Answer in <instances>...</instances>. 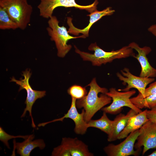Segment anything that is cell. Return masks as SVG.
Returning a JSON list of instances; mask_svg holds the SVG:
<instances>
[{"instance_id": "18", "label": "cell", "mask_w": 156, "mask_h": 156, "mask_svg": "<svg viewBox=\"0 0 156 156\" xmlns=\"http://www.w3.org/2000/svg\"><path fill=\"white\" fill-rule=\"evenodd\" d=\"M106 114L103 112V115L100 118L90 120L87 122L88 128L92 127L98 129L109 135L112 128L113 120H110Z\"/></svg>"}, {"instance_id": "10", "label": "cell", "mask_w": 156, "mask_h": 156, "mask_svg": "<svg viewBox=\"0 0 156 156\" xmlns=\"http://www.w3.org/2000/svg\"><path fill=\"white\" fill-rule=\"evenodd\" d=\"M140 134L134 148L140 149L143 146V155L149 149L156 148V124L149 120L139 129Z\"/></svg>"}, {"instance_id": "6", "label": "cell", "mask_w": 156, "mask_h": 156, "mask_svg": "<svg viewBox=\"0 0 156 156\" xmlns=\"http://www.w3.org/2000/svg\"><path fill=\"white\" fill-rule=\"evenodd\" d=\"M98 3V0H95L92 3L87 5H78L75 0H40L38 8L40 16L43 18H48L53 16L54 10L59 7H74L81 10H85L91 13L97 10Z\"/></svg>"}, {"instance_id": "2", "label": "cell", "mask_w": 156, "mask_h": 156, "mask_svg": "<svg viewBox=\"0 0 156 156\" xmlns=\"http://www.w3.org/2000/svg\"><path fill=\"white\" fill-rule=\"evenodd\" d=\"M74 47L75 52L79 55L83 60L90 61L93 65L97 66L112 62L115 59L133 57L135 55L133 49L128 46H124L116 51L107 52L101 48L96 43H92L88 49L90 51H94V54L82 51L75 45Z\"/></svg>"}, {"instance_id": "21", "label": "cell", "mask_w": 156, "mask_h": 156, "mask_svg": "<svg viewBox=\"0 0 156 156\" xmlns=\"http://www.w3.org/2000/svg\"><path fill=\"white\" fill-rule=\"evenodd\" d=\"M67 92L69 94L76 99H82L87 93V92L84 87L76 85H74L70 87Z\"/></svg>"}, {"instance_id": "27", "label": "cell", "mask_w": 156, "mask_h": 156, "mask_svg": "<svg viewBox=\"0 0 156 156\" xmlns=\"http://www.w3.org/2000/svg\"><path fill=\"white\" fill-rule=\"evenodd\" d=\"M148 156H156V150L154 151L151 154L148 155Z\"/></svg>"}, {"instance_id": "26", "label": "cell", "mask_w": 156, "mask_h": 156, "mask_svg": "<svg viewBox=\"0 0 156 156\" xmlns=\"http://www.w3.org/2000/svg\"><path fill=\"white\" fill-rule=\"evenodd\" d=\"M149 32L156 37V23L150 26L148 29Z\"/></svg>"}, {"instance_id": "9", "label": "cell", "mask_w": 156, "mask_h": 156, "mask_svg": "<svg viewBox=\"0 0 156 156\" xmlns=\"http://www.w3.org/2000/svg\"><path fill=\"white\" fill-rule=\"evenodd\" d=\"M121 72L122 75L117 73V76L120 81H123V84L125 85L127 84V85L125 88L118 90L126 92L129 91L132 88L136 89L139 92V94L136 96L138 98H144L146 86L155 80L153 78L141 77L134 75L131 73L129 69L127 68L121 70Z\"/></svg>"}, {"instance_id": "25", "label": "cell", "mask_w": 156, "mask_h": 156, "mask_svg": "<svg viewBox=\"0 0 156 156\" xmlns=\"http://www.w3.org/2000/svg\"><path fill=\"white\" fill-rule=\"evenodd\" d=\"M155 93H156V81L151 83L148 88H146L144 98Z\"/></svg>"}, {"instance_id": "8", "label": "cell", "mask_w": 156, "mask_h": 156, "mask_svg": "<svg viewBox=\"0 0 156 156\" xmlns=\"http://www.w3.org/2000/svg\"><path fill=\"white\" fill-rule=\"evenodd\" d=\"M140 134L139 129L129 134L122 142L117 145L110 144L104 148V150L108 156H138L141 149L135 151L134 148L136 140Z\"/></svg>"}, {"instance_id": "11", "label": "cell", "mask_w": 156, "mask_h": 156, "mask_svg": "<svg viewBox=\"0 0 156 156\" xmlns=\"http://www.w3.org/2000/svg\"><path fill=\"white\" fill-rule=\"evenodd\" d=\"M76 100L72 98L70 107L63 116L50 121L39 123L38 125V126L44 127L49 123L57 121H62L65 118H69L72 119L75 124L74 129L75 132L77 134H85L88 128L87 122L85 121L84 118L85 111L83 109L81 113L78 112L76 105Z\"/></svg>"}, {"instance_id": "1", "label": "cell", "mask_w": 156, "mask_h": 156, "mask_svg": "<svg viewBox=\"0 0 156 156\" xmlns=\"http://www.w3.org/2000/svg\"><path fill=\"white\" fill-rule=\"evenodd\" d=\"M87 86L90 87L88 94L76 101L77 107L79 109L83 108L84 110V118L86 122L91 120L99 110L111 103L112 100L105 94L108 90L100 87L95 78H94Z\"/></svg>"}, {"instance_id": "20", "label": "cell", "mask_w": 156, "mask_h": 156, "mask_svg": "<svg viewBox=\"0 0 156 156\" xmlns=\"http://www.w3.org/2000/svg\"><path fill=\"white\" fill-rule=\"evenodd\" d=\"M18 28L17 24L10 18L5 10L0 7V29L15 30Z\"/></svg>"}, {"instance_id": "4", "label": "cell", "mask_w": 156, "mask_h": 156, "mask_svg": "<svg viewBox=\"0 0 156 156\" xmlns=\"http://www.w3.org/2000/svg\"><path fill=\"white\" fill-rule=\"evenodd\" d=\"M59 21L57 17L52 16L48 21V27L47 30L52 41L55 42L57 50V55L60 57H64L72 48L71 45L68 44L70 40L79 38H85L83 35L78 36L70 35L66 28L59 25Z\"/></svg>"}, {"instance_id": "16", "label": "cell", "mask_w": 156, "mask_h": 156, "mask_svg": "<svg viewBox=\"0 0 156 156\" xmlns=\"http://www.w3.org/2000/svg\"><path fill=\"white\" fill-rule=\"evenodd\" d=\"M146 109L132 116L129 120L124 129L120 133L118 139H121L127 137L129 134L139 129L143 125L149 120L146 116Z\"/></svg>"}, {"instance_id": "22", "label": "cell", "mask_w": 156, "mask_h": 156, "mask_svg": "<svg viewBox=\"0 0 156 156\" xmlns=\"http://www.w3.org/2000/svg\"><path fill=\"white\" fill-rule=\"evenodd\" d=\"M29 135L14 136L10 135L6 133L1 127H0V140L3 142L7 147L10 149V147L8 142V141L12 138H22L25 140L27 139Z\"/></svg>"}, {"instance_id": "13", "label": "cell", "mask_w": 156, "mask_h": 156, "mask_svg": "<svg viewBox=\"0 0 156 156\" xmlns=\"http://www.w3.org/2000/svg\"><path fill=\"white\" fill-rule=\"evenodd\" d=\"M115 12V10L112 9L110 7H107L102 11H99L96 10L93 11L90 14L87 15L90 17L88 25L82 29H79L75 27L72 22V18L71 17H68L67 22L69 27L68 32L76 36L78 35L80 33H81L86 37H88L90 29L94 23L104 16L112 15Z\"/></svg>"}, {"instance_id": "7", "label": "cell", "mask_w": 156, "mask_h": 156, "mask_svg": "<svg viewBox=\"0 0 156 156\" xmlns=\"http://www.w3.org/2000/svg\"><path fill=\"white\" fill-rule=\"evenodd\" d=\"M31 73L30 72V70L26 69L23 72L22 75L24 77L23 79L18 80L16 79L13 77L11 79V81L15 82L19 85V91L23 89H25L27 92V96L25 103L26 107L21 116V117L23 118L25 116L26 113L28 111L29 115L31 117V126L34 128L36 127L34 119L32 114V108L33 105L38 99L43 97L46 95L45 91H37L33 90L30 85L29 80Z\"/></svg>"}, {"instance_id": "3", "label": "cell", "mask_w": 156, "mask_h": 156, "mask_svg": "<svg viewBox=\"0 0 156 156\" xmlns=\"http://www.w3.org/2000/svg\"><path fill=\"white\" fill-rule=\"evenodd\" d=\"M0 7L4 8L19 28L25 29L29 23L33 8L27 0H0Z\"/></svg>"}, {"instance_id": "14", "label": "cell", "mask_w": 156, "mask_h": 156, "mask_svg": "<svg viewBox=\"0 0 156 156\" xmlns=\"http://www.w3.org/2000/svg\"><path fill=\"white\" fill-rule=\"evenodd\" d=\"M138 113L131 109L126 115L121 113L118 115L113 120L112 131L108 135V141L111 142L117 140L118 135L126 127L131 118Z\"/></svg>"}, {"instance_id": "23", "label": "cell", "mask_w": 156, "mask_h": 156, "mask_svg": "<svg viewBox=\"0 0 156 156\" xmlns=\"http://www.w3.org/2000/svg\"><path fill=\"white\" fill-rule=\"evenodd\" d=\"M66 144L61 142L59 146L54 148L51 156H70V153Z\"/></svg>"}, {"instance_id": "15", "label": "cell", "mask_w": 156, "mask_h": 156, "mask_svg": "<svg viewBox=\"0 0 156 156\" xmlns=\"http://www.w3.org/2000/svg\"><path fill=\"white\" fill-rule=\"evenodd\" d=\"M34 138V134L29 135L23 142L16 143L15 146L17 153L21 156H29L31 152L35 148L38 147L41 150L44 148L45 144L44 140L37 139L32 140Z\"/></svg>"}, {"instance_id": "12", "label": "cell", "mask_w": 156, "mask_h": 156, "mask_svg": "<svg viewBox=\"0 0 156 156\" xmlns=\"http://www.w3.org/2000/svg\"><path fill=\"white\" fill-rule=\"evenodd\" d=\"M128 46L138 52V54L133 57L137 60L141 66L140 77L151 78L156 77V69L151 66L146 56L151 51V48L146 46L140 47L134 42L130 43Z\"/></svg>"}, {"instance_id": "19", "label": "cell", "mask_w": 156, "mask_h": 156, "mask_svg": "<svg viewBox=\"0 0 156 156\" xmlns=\"http://www.w3.org/2000/svg\"><path fill=\"white\" fill-rule=\"evenodd\" d=\"M131 102L138 108H144L151 109L156 106V93L145 98H140L136 96L130 99Z\"/></svg>"}, {"instance_id": "5", "label": "cell", "mask_w": 156, "mask_h": 156, "mask_svg": "<svg viewBox=\"0 0 156 156\" xmlns=\"http://www.w3.org/2000/svg\"><path fill=\"white\" fill-rule=\"evenodd\" d=\"M135 93L134 90L120 92L115 88H111L105 94L112 98V102L109 105L103 107L101 109L106 113L115 114L120 112L123 107H127L138 113H140L142 111L134 105L130 100V97Z\"/></svg>"}, {"instance_id": "17", "label": "cell", "mask_w": 156, "mask_h": 156, "mask_svg": "<svg viewBox=\"0 0 156 156\" xmlns=\"http://www.w3.org/2000/svg\"><path fill=\"white\" fill-rule=\"evenodd\" d=\"M67 145L71 156H92L88 146L77 138H64L62 141Z\"/></svg>"}, {"instance_id": "24", "label": "cell", "mask_w": 156, "mask_h": 156, "mask_svg": "<svg viewBox=\"0 0 156 156\" xmlns=\"http://www.w3.org/2000/svg\"><path fill=\"white\" fill-rule=\"evenodd\" d=\"M147 118L151 121L156 124V106L146 112Z\"/></svg>"}]
</instances>
